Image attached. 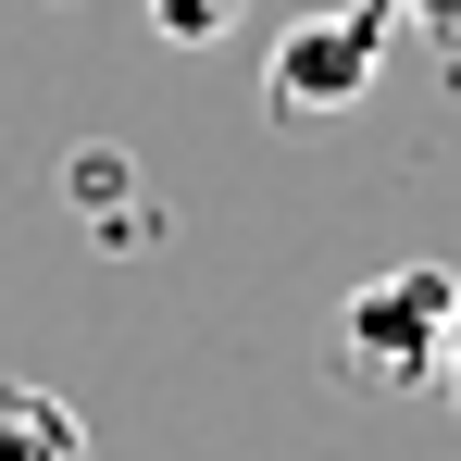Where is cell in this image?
Instances as JSON below:
<instances>
[{"label": "cell", "instance_id": "cell-8", "mask_svg": "<svg viewBox=\"0 0 461 461\" xmlns=\"http://www.w3.org/2000/svg\"><path fill=\"white\" fill-rule=\"evenodd\" d=\"M375 13H399V0H375Z\"/></svg>", "mask_w": 461, "mask_h": 461}, {"label": "cell", "instance_id": "cell-2", "mask_svg": "<svg viewBox=\"0 0 461 461\" xmlns=\"http://www.w3.org/2000/svg\"><path fill=\"white\" fill-rule=\"evenodd\" d=\"M375 76H386V13H375V0H324L312 25L275 38L262 100H275V125H324V113H349Z\"/></svg>", "mask_w": 461, "mask_h": 461}, {"label": "cell", "instance_id": "cell-1", "mask_svg": "<svg viewBox=\"0 0 461 461\" xmlns=\"http://www.w3.org/2000/svg\"><path fill=\"white\" fill-rule=\"evenodd\" d=\"M449 300H461L449 262H386V275H362V287L337 300V375H362V386H437Z\"/></svg>", "mask_w": 461, "mask_h": 461}, {"label": "cell", "instance_id": "cell-6", "mask_svg": "<svg viewBox=\"0 0 461 461\" xmlns=\"http://www.w3.org/2000/svg\"><path fill=\"white\" fill-rule=\"evenodd\" d=\"M437 399L461 411V300H449V349H437Z\"/></svg>", "mask_w": 461, "mask_h": 461}, {"label": "cell", "instance_id": "cell-4", "mask_svg": "<svg viewBox=\"0 0 461 461\" xmlns=\"http://www.w3.org/2000/svg\"><path fill=\"white\" fill-rule=\"evenodd\" d=\"M237 13H249V0H150V38H175V50H212V38H237Z\"/></svg>", "mask_w": 461, "mask_h": 461}, {"label": "cell", "instance_id": "cell-3", "mask_svg": "<svg viewBox=\"0 0 461 461\" xmlns=\"http://www.w3.org/2000/svg\"><path fill=\"white\" fill-rule=\"evenodd\" d=\"M0 461H87L76 399H50V386H0Z\"/></svg>", "mask_w": 461, "mask_h": 461}, {"label": "cell", "instance_id": "cell-5", "mask_svg": "<svg viewBox=\"0 0 461 461\" xmlns=\"http://www.w3.org/2000/svg\"><path fill=\"white\" fill-rule=\"evenodd\" d=\"M138 175H125V150H76V212H113Z\"/></svg>", "mask_w": 461, "mask_h": 461}, {"label": "cell", "instance_id": "cell-7", "mask_svg": "<svg viewBox=\"0 0 461 461\" xmlns=\"http://www.w3.org/2000/svg\"><path fill=\"white\" fill-rule=\"evenodd\" d=\"M411 13H424V25H461V0H411Z\"/></svg>", "mask_w": 461, "mask_h": 461}]
</instances>
